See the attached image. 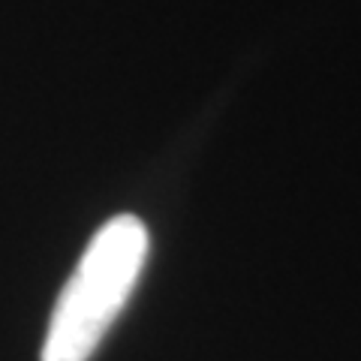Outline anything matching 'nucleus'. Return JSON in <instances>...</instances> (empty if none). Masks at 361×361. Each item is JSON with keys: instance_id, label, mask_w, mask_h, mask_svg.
<instances>
[{"instance_id": "nucleus-1", "label": "nucleus", "mask_w": 361, "mask_h": 361, "mask_svg": "<svg viewBox=\"0 0 361 361\" xmlns=\"http://www.w3.org/2000/svg\"><path fill=\"white\" fill-rule=\"evenodd\" d=\"M148 226L133 214L111 217L78 259L70 283L54 304L42 361H90L127 307L148 262Z\"/></svg>"}]
</instances>
